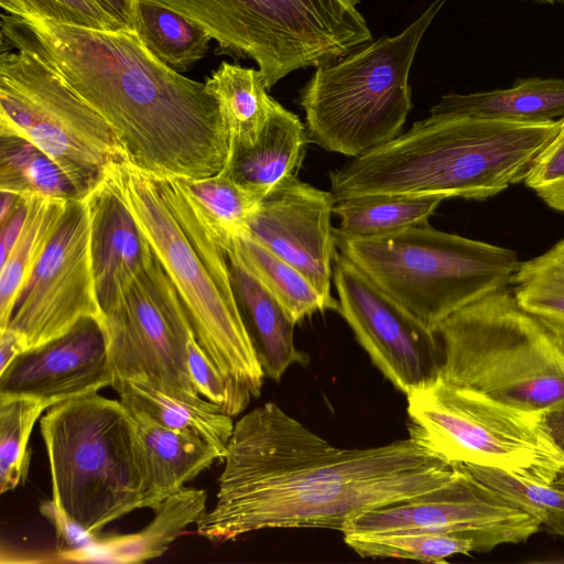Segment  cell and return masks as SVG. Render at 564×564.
I'll use <instances>...</instances> for the list:
<instances>
[{
    "mask_svg": "<svg viewBox=\"0 0 564 564\" xmlns=\"http://www.w3.org/2000/svg\"><path fill=\"white\" fill-rule=\"evenodd\" d=\"M224 460L216 503L196 523L214 543L264 529L341 532L364 513L445 485L458 466L410 437L336 447L272 402L235 423Z\"/></svg>",
    "mask_w": 564,
    "mask_h": 564,
    "instance_id": "1",
    "label": "cell"
},
{
    "mask_svg": "<svg viewBox=\"0 0 564 564\" xmlns=\"http://www.w3.org/2000/svg\"><path fill=\"white\" fill-rule=\"evenodd\" d=\"M1 50L30 53L116 133L128 162L158 177L220 173L230 135L205 83L158 58L135 31L1 15Z\"/></svg>",
    "mask_w": 564,
    "mask_h": 564,
    "instance_id": "2",
    "label": "cell"
},
{
    "mask_svg": "<svg viewBox=\"0 0 564 564\" xmlns=\"http://www.w3.org/2000/svg\"><path fill=\"white\" fill-rule=\"evenodd\" d=\"M561 123L430 113L330 172V189L336 200L368 194L485 199L524 182Z\"/></svg>",
    "mask_w": 564,
    "mask_h": 564,
    "instance_id": "3",
    "label": "cell"
},
{
    "mask_svg": "<svg viewBox=\"0 0 564 564\" xmlns=\"http://www.w3.org/2000/svg\"><path fill=\"white\" fill-rule=\"evenodd\" d=\"M435 334L443 379L542 415L564 447V339L509 288L456 311Z\"/></svg>",
    "mask_w": 564,
    "mask_h": 564,
    "instance_id": "4",
    "label": "cell"
},
{
    "mask_svg": "<svg viewBox=\"0 0 564 564\" xmlns=\"http://www.w3.org/2000/svg\"><path fill=\"white\" fill-rule=\"evenodd\" d=\"M52 505L84 531L142 509L148 475L138 422L120 401L98 392L48 408L40 421Z\"/></svg>",
    "mask_w": 564,
    "mask_h": 564,
    "instance_id": "5",
    "label": "cell"
},
{
    "mask_svg": "<svg viewBox=\"0 0 564 564\" xmlns=\"http://www.w3.org/2000/svg\"><path fill=\"white\" fill-rule=\"evenodd\" d=\"M337 250L431 330L462 307L509 288L519 268L508 248L433 228L346 238Z\"/></svg>",
    "mask_w": 564,
    "mask_h": 564,
    "instance_id": "6",
    "label": "cell"
},
{
    "mask_svg": "<svg viewBox=\"0 0 564 564\" xmlns=\"http://www.w3.org/2000/svg\"><path fill=\"white\" fill-rule=\"evenodd\" d=\"M106 181L176 289L202 348L224 375L259 397L265 375L235 296L228 260L209 262L198 252L154 175L123 160L110 166Z\"/></svg>",
    "mask_w": 564,
    "mask_h": 564,
    "instance_id": "7",
    "label": "cell"
},
{
    "mask_svg": "<svg viewBox=\"0 0 564 564\" xmlns=\"http://www.w3.org/2000/svg\"><path fill=\"white\" fill-rule=\"evenodd\" d=\"M445 0H435L405 30L316 67L300 96L310 141L359 158L400 134L412 108L410 68L427 26Z\"/></svg>",
    "mask_w": 564,
    "mask_h": 564,
    "instance_id": "8",
    "label": "cell"
},
{
    "mask_svg": "<svg viewBox=\"0 0 564 564\" xmlns=\"http://www.w3.org/2000/svg\"><path fill=\"white\" fill-rule=\"evenodd\" d=\"M409 437L451 465H475L553 485L564 447L545 419L440 375L406 394Z\"/></svg>",
    "mask_w": 564,
    "mask_h": 564,
    "instance_id": "9",
    "label": "cell"
},
{
    "mask_svg": "<svg viewBox=\"0 0 564 564\" xmlns=\"http://www.w3.org/2000/svg\"><path fill=\"white\" fill-rule=\"evenodd\" d=\"M204 28L220 53L251 58L267 89L291 72L334 63L372 40L341 0H158Z\"/></svg>",
    "mask_w": 564,
    "mask_h": 564,
    "instance_id": "10",
    "label": "cell"
},
{
    "mask_svg": "<svg viewBox=\"0 0 564 564\" xmlns=\"http://www.w3.org/2000/svg\"><path fill=\"white\" fill-rule=\"evenodd\" d=\"M0 134L22 137L67 175L80 199L126 159L105 119L35 56L20 50L0 54Z\"/></svg>",
    "mask_w": 564,
    "mask_h": 564,
    "instance_id": "11",
    "label": "cell"
},
{
    "mask_svg": "<svg viewBox=\"0 0 564 564\" xmlns=\"http://www.w3.org/2000/svg\"><path fill=\"white\" fill-rule=\"evenodd\" d=\"M101 312L112 384L120 380L142 381L192 404L223 412L203 399L192 383L187 343L195 333L155 254Z\"/></svg>",
    "mask_w": 564,
    "mask_h": 564,
    "instance_id": "12",
    "label": "cell"
},
{
    "mask_svg": "<svg viewBox=\"0 0 564 564\" xmlns=\"http://www.w3.org/2000/svg\"><path fill=\"white\" fill-rule=\"evenodd\" d=\"M101 316L93 268L89 208L86 198L74 199L19 291L7 327L21 337L29 350L66 334L84 318L101 322Z\"/></svg>",
    "mask_w": 564,
    "mask_h": 564,
    "instance_id": "13",
    "label": "cell"
},
{
    "mask_svg": "<svg viewBox=\"0 0 564 564\" xmlns=\"http://www.w3.org/2000/svg\"><path fill=\"white\" fill-rule=\"evenodd\" d=\"M540 521L514 507L463 465L445 485L400 503L382 507L348 522L341 533L425 531L471 539L477 552L525 542Z\"/></svg>",
    "mask_w": 564,
    "mask_h": 564,
    "instance_id": "14",
    "label": "cell"
},
{
    "mask_svg": "<svg viewBox=\"0 0 564 564\" xmlns=\"http://www.w3.org/2000/svg\"><path fill=\"white\" fill-rule=\"evenodd\" d=\"M333 282L338 311L372 364L406 394L435 378L442 346L435 332L380 290L337 251Z\"/></svg>",
    "mask_w": 564,
    "mask_h": 564,
    "instance_id": "15",
    "label": "cell"
},
{
    "mask_svg": "<svg viewBox=\"0 0 564 564\" xmlns=\"http://www.w3.org/2000/svg\"><path fill=\"white\" fill-rule=\"evenodd\" d=\"M335 203L332 192L291 175L259 200L247 224V235L301 271L327 299H335Z\"/></svg>",
    "mask_w": 564,
    "mask_h": 564,
    "instance_id": "16",
    "label": "cell"
},
{
    "mask_svg": "<svg viewBox=\"0 0 564 564\" xmlns=\"http://www.w3.org/2000/svg\"><path fill=\"white\" fill-rule=\"evenodd\" d=\"M113 382L107 337L97 318L29 349L0 373V398H31L47 408L98 392Z\"/></svg>",
    "mask_w": 564,
    "mask_h": 564,
    "instance_id": "17",
    "label": "cell"
},
{
    "mask_svg": "<svg viewBox=\"0 0 564 564\" xmlns=\"http://www.w3.org/2000/svg\"><path fill=\"white\" fill-rule=\"evenodd\" d=\"M86 200L95 284L102 310L130 285L154 253L131 212L106 180Z\"/></svg>",
    "mask_w": 564,
    "mask_h": 564,
    "instance_id": "18",
    "label": "cell"
},
{
    "mask_svg": "<svg viewBox=\"0 0 564 564\" xmlns=\"http://www.w3.org/2000/svg\"><path fill=\"white\" fill-rule=\"evenodd\" d=\"M308 142L307 130L299 117L273 99L254 144L230 149L223 171L261 199L282 180L297 175Z\"/></svg>",
    "mask_w": 564,
    "mask_h": 564,
    "instance_id": "19",
    "label": "cell"
},
{
    "mask_svg": "<svg viewBox=\"0 0 564 564\" xmlns=\"http://www.w3.org/2000/svg\"><path fill=\"white\" fill-rule=\"evenodd\" d=\"M235 296L264 375L274 381L308 357L294 344V327L281 303L236 260L227 258Z\"/></svg>",
    "mask_w": 564,
    "mask_h": 564,
    "instance_id": "20",
    "label": "cell"
},
{
    "mask_svg": "<svg viewBox=\"0 0 564 564\" xmlns=\"http://www.w3.org/2000/svg\"><path fill=\"white\" fill-rule=\"evenodd\" d=\"M204 489L183 487L154 511L153 520L129 534L100 538L84 550L67 555L64 562L139 563L161 556L170 545L206 511Z\"/></svg>",
    "mask_w": 564,
    "mask_h": 564,
    "instance_id": "21",
    "label": "cell"
},
{
    "mask_svg": "<svg viewBox=\"0 0 564 564\" xmlns=\"http://www.w3.org/2000/svg\"><path fill=\"white\" fill-rule=\"evenodd\" d=\"M134 417L148 475L142 509L154 510L186 482L223 459L220 453L198 434L170 430L143 417Z\"/></svg>",
    "mask_w": 564,
    "mask_h": 564,
    "instance_id": "22",
    "label": "cell"
},
{
    "mask_svg": "<svg viewBox=\"0 0 564 564\" xmlns=\"http://www.w3.org/2000/svg\"><path fill=\"white\" fill-rule=\"evenodd\" d=\"M430 113L470 115L517 122L560 120L564 118V79L523 78L505 89L445 95Z\"/></svg>",
    "mask_w": 564,
    "mask_h": 564,
    "instance_id": "23",
    "label": "cell"
},
{
    "mask_svg": "<svg viewBox=\"0 0 564 564\" xmlns=\"http://www.w3.org/2000/svg\"><path fill=\"white\" fill-rule=\"evenodd\" d=\"M111 388L134 416L170 430L198 434L225 459L235 426L231 416L192 404L142 381L120 380Z\"/></svg>",
    "mask_w": 564,
    "mask_h": 564,
    "instance_id": "24",
    "label": "cell"
},
{
    "mask_svg": "<svg viewBox=\"0 0 564 564\" xmlns=\"http://www.w3.org/2000/svg\"><path fill=\"white\" fill-rule=\"evenodd\" d=\"M166 177L225 253L236 238L247 234L260 198L224 171L203 178Z\"/></svg>",
    "mask_w": 564,
    "mask_h": 564,
    "instance_id": "25",
    "label": "cell"
},
{
    "mask_svg": "<svg viewBox=\"0 0 564 564\" xmlns=\"http://www.w3.org/2000/svg\"><path fill=\"white\" fill-rule=\"evenodd\" d=\"M226 256L260 281L295 324L317 312L338 311V300L325 297L301 271L247 234L232 241Z\"/></svg>",
    "mask_w": 564,
    "mask_h": 564,
    "instance_id": "26",
    "label": "cell"
},
{
    "mask_svg": "<svg viewBox=\"0 0 564 564\" xmlns=\"http://www.w3.org/2000/svg\"><path fill=\"white\" fill-rule=\"evenodd\" d=\"M205 85L218 101L229 131L230 149L253 145L273 102L259 70L223 62Z\"/></svg>",
    "mask_w": 564,
    "mask_h": 564,
    "instance_id": "27",
    "label": "cell"
},
{
    "mask_svg": "<svg viewBox=\"0 0 564 564\" xmlns=\"http://www.w3.org/2000/svg\"><path fill=\"white\" fill-rule=\"evenodd\" d=\"M446 199L443 195L368 194L337 199L334 214L340 218L335 234L346 238L387 236L429 223Z\"/></svg>",
    "mask_w": 564,
    "mask_h": 564,
    "instance_id": "28",
    "label": "cell"
},
{
    "mask_svg": "<svg viewBox=\"0 0 564 564\" xmlns=\"http://www.w3.org/2000/svg\"><path fill=\"white\" fill-rule=\"evenodd\" d=\"M28 215L19 239L0 265V330L10 321L19 291L57 231L72 200L26 198Z\"/></svg>",
    "mask_w": 564,
    "mask_h": 564,
    "instance_id": "29",
    "label": "cell"
},
{
    "mask_svg": "<svg viewBox=\"0 0 564 564\" xmlns=\"http://www.w3.org/2000/svg\"><path fill=\"white\" fill-rule=\"evenodd\" d=\"M0 191L23 198L80 199L63 170L29 140L0 134Z\"/></svg>",
    "mask_w": 564,
    "mask_h": 564,
    "instance_id": "30",
    "label": "cell"
},
{
    "mask_svg": "<svg viewBox=\"0 0 564 564\" xmlns=\"http://www.w3.org/2000/svg\"><path fill=\"white\" fill-rule=\"evenodd\" d=\"M137 33L147 47L171 68L187 70L213 40L199 24L158 0H139Z\"/></svg>",
    "mask_w": 564,
    "mask_h": 564,
    "instance_id": "31",
    "label": "cell"
},
{
    "mask_svg": "<svg viewBox=\"0 0 564 564\" xmlns=\"http://www.w3.org/2000/svg\"><path fill=\"white\" fill-rule=\"evenodd\" d=\"M511 285L517 302L564 339V239L520 262Z\"/></svg>",
    "mask_w": 564,
    "mask_h": 564,
    "instance_id": "32",
    "label": "cell"
},
{
    "mask_svg": "<svg viewBox=\"0 0 564 564\" xmlns=\"http://www.w3.org/2000/svg\"><path fill=\"white\" fill-rule=\"evenodd\" d=\"M345 543L361 557L445 563L455 555L477 552L471 539L425 531L343 533Z\"/></svg>",
    "mask_w": 564,
    "mask_h": 564,
    "instance_id": "33",
    "label": "cell"
},
{
    "mask_svg": "<svg viewBox=\"0 0 564 564\" xmlns=\"http://www.w3.org/2000/svg\"><path fill=\"white\" fill-rule=\"evenodd\" d=\"M48 409L31 398H0V492L13 490L28 478L29 440L36 420Z\"/></svg>",
    "mask_w": 564,
    "mask_h": 564,
    "instance_id": "34",
    "label": "cell"
},
{
    "mask_svg": "<svg viewBox=\"0 0 564 564\" xmlns=\"http://www.w3.org/2000/svg\"><path fill=\"white\" fill-rule=\"evenodd\" d=\"M463 467L509 503L535 517L546 532L564 536V489L497 468L475 465Z\"/></svg>",
    "mask_w": 564,
    "mask_h": 564,
    "instance_id": "35",
    "label": "cell"
},
{
    "mask_svg": "<svg viewBox=\"0 0 564 564\" xmlns=\"http://www.w3.org/2000/svg\"><path fill=\"white\" fill-rule=\"evenodd\" d=\"M187 368L197 393L229 416L241 413L252 398L250 391L224 375L199 345L195 334L187 343Z\"/></svg>",
    "mask_w": 564,
    "mask_h": 564,
    "instance_id": "36",
    "label": "cell"
},
{
    "mask_svg": "<svg viewBox=\"0 0 564 564\" xmlns=\"http://www.w3.org/2000/svg\"><path fill=\"white\" fill-rule=\"evenodd\" d=\"M0 4L6 13L13 15H32L88 29H126L97 0H0Z\"/></svg>",
    "mask_w": 564,
    "mask_h": 564,
    "instance_id": "37",
    "label": "cell"
},
{
    "mask_svg": "<svg viewBox=\"0 0 564 564\" xmlns=\"http://www.w3.org/2000/svg\"><path fill=\"white\" fill-rule=\"evenodd\" d=\"M524 183L546 205L564 197V119L554 138L535 159Z\"/></svg>",
    "mask_w": 564,
    "mask_h": 564,
    "instance_id": "38",
    "label": "cell"
},
{
    "mask_svg": "<svg viewBox=\"0 0 564 564\" xmlns=\"http://www.w3.org/2000/svg\"><path fill=\"white\" fill-rule=\"evenodd\" d=\"M28 215V199L24 198L15 212L2 224L0 232V265L4 263L13 250L23 229Z\"/></svg>",
    "mask_w": 564,
    "mask_h": 564,
    "instance_id": "39",
    "label": "cell"
},
{
    "mask_svg": "<svg viewBox=\"0 0 564 564\" xmlns=\"http://www.w3.org/2000/svg\"><path fill=\"white\" fill-rule=\"evenodd\" d=\"M98 3L126 29H138L139 0H97Z\"/></svg>",
    "mask_w": 564,
    "mask_h": 564,
    "instance_id": "40",
    "label": "cell"
},
{
    "mask_svg": "<svg viewBox=\"0 0 564 564\" xmlns=\"http://www.w3.org/2000/svg\"><path fill=\"white\" fill-rule=\"evenodd\" d=\"M24 351V343L14 330L9 327L0 330V373Z\"/></svg>",
    "mask_w": 564,
    "mask_h": 564,
    "instance_id": "41",
    "label": "cell"
},
{
    "mask_svg": "<svg viewBox=\"0 0 564 564\" xmlns=\"http://www.w3.org/2000/svg\"><path fill=\"white\" fill-rule=\"evenodd\" d=\"M0 224H2L15 212L24 198L10 192L0 191Z\"/></svg>",
    "mask_w": 564,
    "mask_h": 564,
    "instance_id": "42",
    "label": "cell"
},
{
    "mask_svg": "<svg viewBox=\"0 0 564 564\" xmlns=\"http://www.w3.org/2000/svg\"><path fill=\"white\" fill-rule=\"evenodd\" d=\"M549 207L560 212H564V197L551 203Z\"/></svg>",
    "mask_w": 564,
    "mask_h": 564,
    "instance_id": "43",
    "label": "cell"
},
{
    "mask_svg": "<svg viewBox=\"0 0 564 564\" xmlns=\"http://www.w3.org/2000/svg\"><path fill=\"white\" fill-rule=\"evenodd\" d=\"M553 485L558 488L564 489V475L561 476Z\"/></svg>",
    "mask_w": 564,
    "mask_h": 564,
    "instance_id": "44",
    "label": "cell"
},
{
    "mask_svg": "<svg viewBox=\"0 0 564 564\" xmlns=\"http://www.w3.org/2000/svg\"><path fill=\"white\" fill-rule=\"evenodd\" d=\"M341 1L352 8H356V6L359 3V0H341Z\"/></svg>",
    "mask_w": 564,
    "mask_h": 564,
    "instance_id": "45",
    "label": "cell"
},
{
    "mask_svg": "<svg viewBox=\"0 0 564 564\" xmlns=\"http://www.w3.org/2000/svg\"><path fill=\"white\" fill-rule=\"evenodd\" d=\"M534 1L544 2V3H556V2L563 3L564 2V0H534Z\"/></svg>",
    "mask_w": 564,
    "mask_h": 564,
    "instance_id": "46",
    "label": "cell"
}]
</instances>
